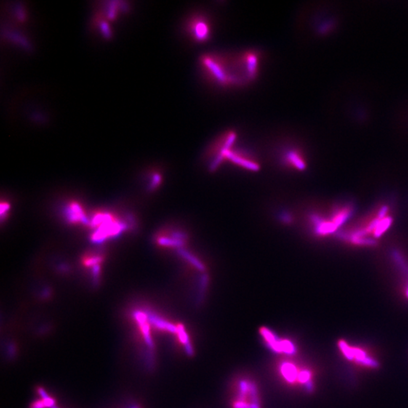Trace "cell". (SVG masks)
I'll return each instance as SVG.
<instances>
[{
  "mask_svg": "<svg viewBox=\"0 0 408 408\" xmlns=\"http://www.w3.org/2000/svg\"><path fill=\"white\" fill-rule=\"evenodd\" d=\"M200 68L206 81L224 89L235 87L229 54L206 53L199 59Z\"/></svg>",
  "mask_w": 408,
  "mask_h": 408,
  "instance_id": "cell-1",
  "label": "cell"
},
{
  "mask_svg": "<svg viewBox=\"0 0 408 408\" xmlns=\"http://www.w3.org/2000/svg\"><path fill=\"white\" fill-rule=\"evenodd\" d=\"M233 394L232 408H262L258 386L251 379L243 377L237 380Z\"/></svg>",
  "mask_w": 408,
  "mask_h": 408,
  "instance_id": "cell-2",
  "label": "cell"
},
{
  "mask_svg": "<svg viewBox=\"0 0 408 408\" xmlns=\"http://www.w3.org/2000/svg\"><path fill=\"white\" fill-rule=\"evenodd\" d=\"M184 30L193 43H207L212 36V21L202 12L191 14L184 24Z\"/></svg>",
  "mask_w": 408,
  "mask_h": 408,
  "instance_id": "cell-3",
  "label": "cell"
},
{
  "mask_svg": "<svg viewBox=\"0 0 408 408\" xmlns=\"http://www.w3.org/2000/svg\"><path fill=\"white\" fill-rule=\"evenodd\" d=\"M238 139V133L233 129L225 131L218 136L211 144L206 152V156L210 160L209 169L211 170L217 169L222 163L224 162V155L235 145Z\"/></svg>",
  "mask_w": 408,
  "mask_h": 408,
  "instance_id": "cell-4",
  "label": "cell"
},
{
  "mask_svg": "<svg viewBox=\"0 0 408 408\" xmlns=\"http://www.w3.org/2000/svg\"><path fill=\"white\" fill-rule=\"evenodd\" d=\"M259 334L263 339L267 346L274 353L292 356L297 353V348L292 341L287 339H281L267 327H261Z\"/></svg>",
  "mask_w": 408,
  "mask_h": 408,
  "instance_id": "cell-5",
  "label": "cell"
},
{
  "mask_svg": "<svg viewBox=\"0 0 408 408\" xmlns=\"http://www.w3.org/2000/svg\"><path fill=\"white\" fill-rule=\"evenodd\" d=\"M225 161H229L234 164L249 170L257 171L260 168L259 163L247 152L234 149V147L225 152L224 155Z\"/></svg>",
  "mask_w": 408,
  "mask_h": 408,
  "instance_id": "cell-6",
  "label": "cell"
},
{
  "mask_svg": "<svg viewBox=\"0 0 408 408\" xmlns=\"http://www.w3.org/2000/svg\"><path fill=\"white\" fill-rule=\"evenodd\" d=\"M281 161L288 167L297 170H303L306 168V161L303 153L296 147H289L283 150Z\"/></svg>",
  "mask_w": 408,
  "mask_h": 408,
  "instance_id": "cell-7",
  "label": "cell"
},
{
  "mask_svg": "<svg viewBox=\"0 0 408 408\" xmlns=\"http://www.w3.org/2000/svg\"><path fill=\"white\" fill-rule=\"evenodd\" d=\"M340 348L344 355L351 361L359 363L365 367L372 368L377 367V362L370 358L362 350L350 347L343 341L340 342Z\"/></svg>",
  "mask_w": 408,
  "mask_h": 408,
  "instance_id": "cell-8",
  "label": "cell"
},
{
  "mask_svg": "<svg viewBox=\"0 0 408 408\" xmlns=\"http://www.w3.org/2000/svg\"><path fill=\"white\" fill-rule=\"evenodd\" d=\"M302 371L294 363L289 361H281L278 365V374L284 382L291 385H299Z\"/></svg>",
  "mask_w": 408,
  "mask_h": 408,
  "instance_id": "cell-9",
  "label": "cell"
},
{
  "mask_svg": "<svg viewBox=\"0 0 408 408\" xmlns=\"http://www.w3.org/2000/svg\"><path fill=\"white\" fill-rule=\"evenodd\" d=\"M133 317L136 322L140 329L141 334L142 337L146 343L147 346L150 348L154 347L153 339L151 336V329H150V324L148 321V313H143L142 311L134 312Z\"/></svg>",
  "mask_w": 408,
  "mask_h": 408,
  "instance_id": "cell-10",
  "label": "cell"
},
{
  "mask_svg": "<svg viewBox=\"0 0 408 408\" xmlns=\"http://www.w3.org/2000/svg\"><path fill=\"white\" fill-rule=\"evenodd\" d=\"M65 213L68 222L71 223H77V222H82L83 224L90 223L84 211L77 203H72L69 205L65 209Z\"/></svg>",
  "mask_w": 408,
  "mask_h": 408,
  "instance_id": "cell-11",
  "label": "cell"
},
{
  "mask_svg": "<svg viewBox=\"0 0 408 408\" xmlns=\"http://www.w3.org/2000/svg\"><path fill=\"white\" fill-rule=\"evenodd\" d=\"M148 318L150 325L154 326L159 331L177 334L178 324H172L153 313H148Z\"/></svg>",
  "mask_w": 408,
  "mask_h": 408,
  "instance_id": "cell-12",
  "label": "cell"
},
{
  "mask_svg": "<svg viewBox=\"0 0 408 408\" xmlns=\"http://www.w3.org/2000/svg\"><path fill=\"white\" fill-rule=\"evenodd\" d=\"M38 393L41 395V400H36L30 406V408H53L55 407V401L51 398L43 388H38Z\"/></svg>",
  "mask_w": 408,
  "mask_h": 408,
  "instance_id": "cell-13",
  "label": "cell"
},
{
  "mask_svg": "<svg viewBox=\"0 0 408 408\" xmlns=\"http://www.w3.org/2000/svg\"><path fill=\"white\" fill-rule=\"evenodd\" d=\"M102 261V257H89V258L85 259L84 264L86 265V266H95L96 265H99L101 262Z\"/></svg>",
  "mask_w": 408,
  "mask_h": 408,
  "instance_id": "cell-14",
  "label": "cell"
},
{
  "mask_svg": "<svg viewBox=\"0 0 408 408\" xmlns=\"http://www.w3.org/2000/svg\"><path fill=\"white\" fill-rule=\"evenodd\" d=\"M161 181V177L160 174L155 173L153 174V179H152L151 185H150V188H156L157 186H158L159 185L160 182Z\"/></svg>",
  "mask_w": 408,
  "mask_h": 408,
  "instance_id": "cell-15",
  "label": "cell"
},
{
  "mask_svg": "<svg viewBox=\"0 0 408 408\" xmlns=\"http://www.w3.org/2000/svg\"><path fill=\"white\" fill-rule=\"evenodd\" d=\"M1 217L2 219L4 218V214H6V212H8V210L9 209V205L7 204V203H5V204H2L1 206Z\"/></svg>",
  "mask_w": 408,
  "mask_h": 408,
  "instance_id": "cell-16",
  "label": "cell"
},
{
  "mask_svg": "<svg viewBox=\"0 0 408 408\" xmlns=\"http://www.w3.org/2000/svg\"><path fill=\"white\" fill-rule=\"evenodd\" d=\"M129 408H140V407H138V406H137V405H132V406H131V407H129Z\"/></svg>",
  "mask_w": 408,
  "mask_h": 408,
  "instance_id": "cell-17",
  "label": "cell"
}]
</instances>
